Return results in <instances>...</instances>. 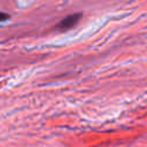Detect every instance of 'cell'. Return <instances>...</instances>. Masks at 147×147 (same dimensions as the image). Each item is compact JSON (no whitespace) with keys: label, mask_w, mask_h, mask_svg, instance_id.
Returning a JSON list of instances; mask_svg holds the SVG:
<instances>
[{"label":"cell","mask_w":147,"mask_h":147,"mask_svg":"<svg viewBox=\"0 0 147 147\" xmlns=\"http://www.w3.org/2000/svg\"><path fill=\"white\" fill-rule=\"evenodd\" d=\"M80 17H82V14H72V15H69V16L64 17L61 22H59L55 25V30L56 31H60V32H64V31L71 30L72 28H75L77 25V23L79 22Z\"/></svg>","instance_id":"1"},{"label":"cell","mask_w":147,"mask_h":147,"mask_svg":"<svg viewBox=\"0 0 147 147\" xmlns=\"http://www.w3.org/2000/svg\"><path fill=\"white\" fill-rule=\"evenodd\" d=\"M7 20H9V14L0 11V22H5V21H7Z\"/></svg>","instance_id":"2"}]
</instances>
